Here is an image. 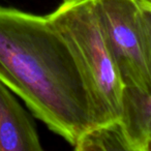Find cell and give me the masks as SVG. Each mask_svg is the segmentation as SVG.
I'll list each match as a JSON object with an SVG mask.
<instances>
[{"mask_svg": "<svg viewBox=\"0 0 151 151\" xmlns=\"http://www.w3.org/2000/svg\"><path fill=\"white\" fill-rule=\"evenodd\" d=\"M73 148L79 151H130L120 120L90 129L79 140Z\"/></svg>", "mask_w": 151, "mask_h": 151, "instance_id": "cell-6", "label": "cell"}, {"mask_svg": "<svg viewBox=\"0 0 151 151\" xmlns=\"http://www.w3.org/2000/svg\"><path fill=\"white\" fill-rule=\"evenodd\" d=\"M108 44L127 88L151 93L146 40L134 0H93Z\"/></svg>", "mask_w": 151, "mask_h": 151, "instance_id": "cell-3", "label": "cell"}, {"mask_svg": "<svg viewBox=\"0 0 151 151\" xmlns=\"http://www.w3.org/2000/svg\"><path fill=\"white\" fill-rule=\"evenodd\" d=\"M138 5L139 14L144 29L145 40H146L147 51V65L151 79V4L145 2L144 0H134Z\"/></svg>", "mask_w": 151, "mask_h": 151, "instance_id": "cell-7", "label": "cell"}, {"mask_svg": "<svg viewBox=\"0 0 151 151\" xmlns=\"http://www.w3.org/2000/svg\"><path fill=\"white\" fill-rule=\"evenodd\" d=\"M48 18L76 57L92 101L96 125L119 121L125 85L93 0H62Z\"/></svg>", "mask_w": 151, "mask_h": 151, "instance_id": "cell-2", "label": "cell"}, {"mask_svg": "<svg viewBox=\"0 0 151 151\" xmlns=\"http://www.w3.org/2000/svg\"><path fill=\"white\" fill-rule=\"evenodd\" d=\"M144 1L147 3H149V4H151V0H144Z\"/></svg>", "mask_w": 151, "mask_h": 151, "instance_id": "cell-9", "label": "cell"}, {"mask_svg": "<svg viewBox=\"0 0 151 151\" xmlns=\"http://www.w3.org/2000/svg\"><path fill=\"white\" fill-rule=\"evenodd\" d=\"M0 82L71 146L97 126L82 71L48 16L0 6Z\"/></svg>", "mask_w": 151, "mask_h": 151, "instance_id": "cell-1", "label": "cell"}, {"mask_svg": "<svg viewBox=\"0 0 151 151\" xmlns=\"http://www.w3.org/2000/svg\"><path fill=\"white\" fill-rule=\"evenodd\" d=\"M146 151H151V142H149V144L147 145V148H146Z\"/></svg>", "mask_w": 151, "mask_h": 151, "instance_id": "cell-8", "label": "cell"}, {"mask_svg": "<svg viewBox=\"0 0 151 151\" xmlns=\"http://www.w3.org/2000/svg\"><path fill=\"white\" fill-rule=\"evenodd\" d=\"M120 122L130 151H146L151 142V93L125 87Z\"/></svg>", "mask_w": 151, "mask_h": 151, "instance_id": "cell-5", "label": "cell"}, {"mask_svg": "<svg viewBox=\"0 0 151 151\" xmlns=\"http://www.w3.org/2000/svg\"><path fill=\"white\" fill-rule=\"evenodd\" d=\"M35 125L12 91L0 82V151H42Z\"/></svg>", "mask_w": 151, "mask_h": 151, "instance_id": "cell-4", "label": "cell"}]
</instances>
